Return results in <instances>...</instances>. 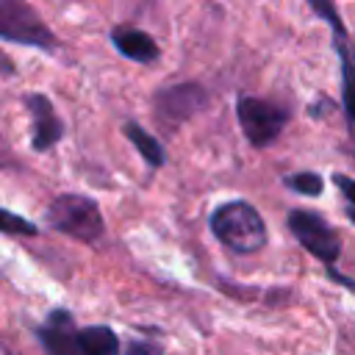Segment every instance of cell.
<instances>
[{"instance_id":"8","label":"cell","mask_w":355,"mask_h":355,"mask_svg":"<svg viewBox=\"0 0 355 355\" xmlns=\"http://www.w3.org/2000/svg\"><path fill=\"white\" fill-rule=\"evenodd\" d=\"M208 105V92L200 83H175L164 86L153 97L155 119L166 133H175L183 128L194 114H200Z\"/></svg>"},{"instance_id":"16","label":"cell","mask_w":355,"mask_h":355,"mask_svg":"<svg viewBox=\"0 0 355 355\" xmlns=\"http://www.w3.org/2000/svg\"><path fill=\"white\" fill-rule=\"evenodd\" d=\"M352 53H355V44H352Z\"/></svg>"},{"instance_id":"3","label":"cell","mask_w":355,"mask_h":355,"mask_svg":"<svg viewBox=\"0 0 355 355\" xmlns=\"http://www.w3.org/2000/svg\"><path fill=\"white\" fill-rule=\"evenodd\" d=\"M47 225L80 244H94L105 236V219L94 197L58 194L47 205Z\"/></svg>"},{"instance_id":"5","label":"cell","mask_w":355,"mask_h":355,"mask_svg":"<svg viewBox=\"0 0 355 355\" xmlns=\"http://www.w3.org/2000/svg\"><path fill=\"white\" fill-rule=\"evenodd\" d=\"M286 225L313 258H319L327 269L336 266L341 255V236L336 233V227H330V222L322 214L308 211V208H291L286 214Z\"/></svg>"},{"instance_id":"11","label":"cell","mask_w":355,"mask_h":355,"mask_svg":"<svg viewBox=\"0 0 355 355\" xmlns=\"http://www.w3.org/2000/svg\"><path fill=\"white\" fill-rule=\"evenodd\" d=\"M125 136L130 139V144L139 150V155L144 158V164L150 169H161L166 155H164V144L158 141L155 133H147L139 122H125Z\"/></svg>"},{"instance_id":"1","label":"cell","mask_w":355,"mask_h":355,"mask_svg":"<svg viewBox=\"0 0 355 355\" xmlns=\"http://www.w3.org/2000/svg\"><path fill=\"white\" fill-rule=\"evenodd\" d=\"M36 338L47 355H122L119 336L108 324L78 327L67 308H53L36 327Z\"/></svg>"},{"instance_id":"4","label":"cell","mask_w":355,"mask_h":355,"mask_svg":"<svg viewBox=\"0 0 355 355\" xmlns=\"http://www.w3.org/2000/svg\"><path fill=\"white\" fill-rule=\"evenodd\" d=\"M236 119L244 133V139L252 147H269L277 141L288 122V108L266 100V97H252V94H239L236 97Z\"/></svg>"},{"instance_id":"15","label":"cell","mask_w":355,"mask_h":355,"mask_svg":"<svg viewBox=\"0 0 355 355\" xmlns=\"http://www.w3.org/2000/svg\"><path fill=\"white\" fill-rule=\"evenodd\" d=\"M122 355H164V347L158 341H130Z\"/></svg>"},{"instance_id":"9","label":"cell","mask_w":355,"mask_h":355,"mask_svg":"<svg viewBox=\"0 0 355 355\" xmlns=\"http://www.w3.org/2000/svg\"><path fill=\"white\" fill-rule=\"evenodd\" d=\"M22 105H25L28 114H31V130H33L31 147H33L36 153L53 150V147L64 139V122H61V116L55 114L50 97L42 94V92H28V94H22Z\"/></svg>"},{"instance_id":"12","label":"cell","mask_w":355,"mask_h":355,"mask_svg":"<svg viewBox=\"0 0 355 355\" xmlns=\"http://www.w3.org/2000/svg\"><path fill=\"white\" fill-rule=\"evenodd\" d=\"M286 189H291L294 194H302V197H319L324 191V178L319 172H294V175H286Z\"/></svg>"},{"instance_id":"6","label":"cell","mask_w":355,"mask_h":355,"mask_svg":"<svg viewBox=\"0 0 355 355\" xmlns=\"http://www.w3.org/2000/svg\"><path fill=\"white\" fill-rule=\"evenodd\" d=\"M0 39L39 50H58L55 33L25 0H0Z\"/></svg>"},{"instance_id":"7","label":"cell","mask_w":355,"mask_h":355,"mask_svg":"<svg viewBox=\"0 0 355 355\" xmlns=\"http://www.w3.org/2000/svg\"><path fill=\"white\" fill-rule=\"evenodd\" d=\"M311 11L316 17H322L333 33V47L338 53L341 61V103H344V114L349 122V130L355 136V53L349 44V33L344 28V19L338 14V8L333 6V0H308Z\"/></svg>"},{"instance_id":"10","label":"cell","mask_w":355,"mask_h":355,"mask_svg":"<svg viewBox=\"0 0 355 355\" xmlns=\"http://www.w3.org/2000/svg\"><path fill=\"white\" fill-rule=\"evenodd\" d=\"M111 44L116 47L119 55H125L136 64H155L158 55H161L155 39L147 31L133 28V25H116L111 31Z\"/></svg>"},{"instance_id":"2","label":"cell","mask_w":355,"mask_h":355,"mask_svg":"<svg viewBox=\"0 0 355 355\" xmlns=\"http://www.w3.org/2000/svg\"><path fill=\"white\" fill-rule=\"evenodd\" d=\"M208 227L219 244L236 255H252L266 247V222L247 200H227L211 211Z\"/></svg>"},{"instance_id":"14","label":"cell","mask_w":355,"mask_h":355,"mask_svg":"<svg viewBox=\"0 0 355 355\" xmlns=\"http://www.w3.org/2000/svg\"><path fill=\"white\" fill-rule=\"evenodd\" d=\"M333 183L338 186V191H341V197H344V205H347V214H349V219L355 222V178H347V175L336 172V175H333Z\"/></svg>"},{"instance_id":"13","label":"cell","mask_w":355,"mask_h":355,"mask_svg":"<svg viewBox=\"0 0 355 355\" xmlns=\"http://www.w3.org/2000/svg\"><path fill=\"white\" fill-rule=\"evenodd\" d=\"M0 227H3V233H8V236H36V233H39V227H36L31 219L17 216V214H11V211H3V214H0Z\"/></svg>"}]
</instances>
